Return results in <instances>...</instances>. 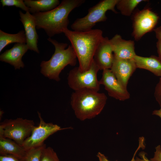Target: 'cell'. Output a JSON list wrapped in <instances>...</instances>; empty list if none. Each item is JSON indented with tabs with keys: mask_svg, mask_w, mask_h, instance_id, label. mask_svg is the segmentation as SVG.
<instances>
[{
	"mask_svg": "<svg viewBox=\"0 0 161 161\" xmlns=\"http://www.w3.org/2000/svg\"><path fill=\"white\" fill-rule=\"evenodd\" d=\"M63 33L70 41L78 59L80 69L88 70L93 60L96 50L103 38L102 31L99 29L86 31H77L67 28Z\"/></svg>",
	"mask_w": 161,
	"mask_h": 161,
	"instance_id": "1",
	"label": "cell"
},
{
	"mask_svg": "<svg viewBox=\"0 0 161 161\" xmlns=\"http://www.w3.org/2000/svg\"><path fill=\"white\" fill-rule=\"evenodd\" d=\"M133 59L137 68L148 70L154 75L161 77V59L159 56L152 55L144 57L136 55Z\"/></svg>",
	"mask_w": 161,
	"mask_h": 161,
	"instance_id": "16",
	"label": "cell"
},
{
	"mask_svg": "<svg viewBox=\"0 0 161 161\" xmlns=\"http://www.w3.org/2000/svg\"><path fill=\"white\" fill-rule=\"evenodd\" d=\"M152 114L157 116L161 119V108L159 109L154 110L153 111Z\"/></svg>",
	"mask_w": 161,
	"mask_h": 161,
	"instance_id": "31",
	"label": "cell"
},
{
	"mask_svg": "<svg viewBox=\"0 0 161 161\" xmlns=\"http://www.w3.org/2000/svg\"><path fill=\"white\" fill-rule=\"evenodd\" d=\"M137 68L133 59H121L114 57L110 69L121 85L127 89L129 80Z\"/></svg>",
	"mask_w": 161,
	"mask_h": 161,
	"instance_id": "11",
	"label": "cell"
},
{
	"mask_svg": "<svg viewBox=\"0 0 161 161\" xmlns=\"http://www.w3.org/2000/svg\"><path fill=\"white\" fill-rule=\"evenodd\" d=\"M144 139L142 138H140L139 139V145L138 147L136 150L133 156L130 161H137L135 158V156L137 152L140 148L144 149L145 145L144 144ZM99 161H110L103 154L100 152H98L97 155ZM115 161H117V160Z\"/></svg>",
	"mask_w": 161,
	"mask_h": 161,
	"instance_id": "24",
	"label": "cell"
},
{
	"mask_svg": "<svg viewBox=\"0 0 161 161\" xmlns=\"http://www.w3.org/2000/svg\"><path fill=\"white\" fill-rule=\"evenodd\" d=\"M110 41L114 58L132 59L136 55L134 41L125 40L120 35L116 34L110 39Z\"/></svg>",
	"mask_w": 161,
	"mask_h": 161,
	"instance_id": "14",
	"label": "cell"
},
{
	"mask_svg": "<svg viewBox=\"0 0 161 161\" xmlns=\"http://www.w3.org/2000/svg\"><path fill=\"white\" fill-rule=\"evenodd\" d=\"M107 99L104 93L85 89L72 93L70 104L76 117L83 121L94 118L100 114Z\"/></svg>",
	"mask_w": 161,
	"mask_h": 161,
	"instance_id": "3",
	"label": "cell"
},
{
	"mask_svg": "<svg viewBox=\"0 0 161 161\" xmlns=\"http://www.w3.org/2000/svg\"><path fill=\"white\" fill-rule=\"evenodd\" d=\"M19 14L20 17L19 19L24 29L26 44L29 49L39 53L37 45L38 36L36 31V24L33 16L29 11L24 13L20 11Z\"/></svg>",
	"mask_w": 161,
	"mask_h": 161,
	"instance_id": "12",
	"label": "cell"
},
{
	"mask_svg": "<svg viewBox=\"0 0 161 161\" xmlns=\"http://www.w3.org/2000/svg\"><path fill=\"white\" fill-rule=\"evenodd\" d=\"M24 1L30 8L29 12L32 14L50 11L60 4L58 0H24Z\"/></svg>",
	"mask_w": 161,
	"mask_h": 161,
	"instance_id": "18",
	"label": "cell"
},
{
	"mask_svg": "<svg viewBox=\"0 0 161 161\" xmlns=\"http://www.w3.org/2000/svg\"><path fill=\"white\" fill-rule=\"evenodd\" d=\"M3 7L13 6L19 7L26 12L29 11L30 8L25 4L22 0H1L0 1Z\"/></svg>",
	"mask_w": 161,
	"mask_h": 161,
	"instance_id": "23",
	"label": "cell"
},
{
	"mask_svg": "<svg viewBox=\"0 0 161 161\" xmlns=\"http://www.w3.org/2000/svg\"><path fill=\"white\" fill-rule=\"evenodd\" d=\"M40 161H60L55 152L50 147H45L43 150Z\"/></svg>",
	"mask_w": 161,
	"mask_h": 161,
	"instance_id": "22",
	"label": "cell"
},
{
	"mask_svg": "<svg viewBox=\"0 0 161 161\" xmlns=\"http://www.w3.org/2000/svg\"><path fill=\"white\" fill-rule=\"evenodd\" d=\"M47 40L55 47V51L49 60L42 61L41 63V72L44 76L57 81L60 80V74L68 65L75 66L77 63V57L71 46L66 43H60L51 38Z\"/></svg>",
	"mask_w": 161,
	"mask_h": 161,
	"instance_id": "4",
	"label": "cell"
},
{
	"mask_svg": "<svg viewBox=\"0 0 161 161\" xmlns=\"http://www.w3.org/2000/svg\"><path fill=\"white\" fill-rule=\"evenodd\" d=\"M85 2V0H63L57 7L50 11L32 14L36 28L44 29L49 38L63 33L69 24L70 13Z\"/></svg>",
	"mask_w": 161,
	"mask_h": 161,
	"instance_id": "2",
	"label": "cell"
},
{
	"mask_svg": "<svg viewBox=\"0 0 161 161\" xmlns=\"http://www.w3.org/2000/svg\"><path fill=\"white\" fill-rule=\"evenodd\" d=\"M37 113L40 120L39 124L38 126L34 127L30 135L24 141L22 145L27 151L42 145L48 137L57 131L69 128H62L57 124L52 123H47L41 117V113L38 112Z\"/></svg>",
	"mask_w": 161,
	"mask_h": 161,
	"instance_id": "9",
	"label": "cell"
},
{
	"mask_svg": "<svg viewBox=\"0 0 161 161\" xmlns=\"http://www.w3.org/2000/svg\"><path fill=\"white\" fill-rule=\"evenodd\" d=\"M154 157L150 159L151 161H161V147L158 145L155 147Z\"/></svg>",
	"mask_w": 161,
	"mask_h": 161,
	"instance_id": "27",
	"label": "cell"
},
{
	"mask_svg": "<svg viewBox=\"0 0 161 161\" xmlns=\"http://www.w3.org/2000/svg\"><path fill=\"white\" fill-rule=\"evenodd\" d=\"M103 71L99 82L100 85H103L109 95L120 101L129 99L130 97L129 92L120 83L110 69Z\"/></svg>",
	"mask_w": 161,
	"mask_h": 161,
	"instance_id": "10",
	"label": "cell"
},
{
	"mask_svg": "<svg viewBox=\"0 0 161 161\" xmlns=\"http://www.w3.org/2000/svg\"><path fill=\"white\" fill-rule=\"evenodd\" d=\"M14 43H26L24 31L21 30L16 34H11L0 30V52L7 46Z\"/></svg>",
	"mask_w": 161,
	"mask_h": 161,
	"instance_id": "19",
	"label": "cell"
},
{
	"mask_svg": "<svg viewBox=\"0 0 161 161\" xmlns=\"http://www.w3.org/2000/svg\"><path fill=\"white\" fill-rule=\"evenodd\" d=\"M99 70L94 60L89 69L86 71L81 72L78 67H75L68 74V86L74 91L87 89L98 92L100 84L97 74Z\"/></svg>",
	"mask_w": 161,
	"mask_h": 161,
	"instance_id": "7",
	"label": "cell"
},
{
	"mask_svg": "<svg viewBox=\"0 0 161 161\" xmlns=\"http://www.w3.org/2000/svg\"><path fill=\"white\" fill-rule=\"evenodd\" d=\"M146 0H118L116 7L123 16H130L132 15L135 8L142 2Z\"/></svg>",
	"mask_w": 161,
	"mask_h": 161,
	"instance_id": "20",
	"label": "cell"
},
{
	"mask_svg": "<svg viewBox=\"0 0 161 161\" xmlns=\"http://www.w3.org/2000/svg\"><path fill=\"white\" fill-rule=\"evenodd\" d=\"M147 154L143 151L140 152L139 154V156L140 157L139 158L137 157H136L137 161H151L147 157Z\"/></svg>",
	"mask_w": 161,
	"mask_h": 161,
	"instance_id": "28",
	"label": "cell"
},
{
	"mask_svg": "<svg viewBox=\"0 0 161 161\" xmlns=\"http://www.w3.org/2000/svg\"><path fill=\"white\" fill-rule=\"evenodd\" d=\"M132 15V35L137 41L145 34L154 29L159 19L157 14L148 7L141 10H135Z\"/></svg>",
	"mask_w": 161,
	"mask_h": 161,
	"instance_id": "8",
	"label": "cell"
},
{
	"mask_svg": "<svg viewBox=\"0 0 161 161\" xmlns=\"http://www.w3.org/2000/svg\"><path fill=\"white\" fill-rule=\"evenodd\" d=\"M27 151L24 147L10 139L0 137V154H10L24 160Z\"/></svg>",
	"mask_w": 161,
	"mask_h": 161,
	"instance_id": "17",
	"label": "cell"
},
{
	"mask_svg": "<svg viewBox=\"0 0 161 161\" xmlns=\"http://www.w3.org/2000/svg\"><path fill=\"white\" fill-rule=\"evenodd\" d=\"M156 47L158 56L161 59V42L157 40L156 43Z\"/></svg>",
	"mask_w": 161,
	"mask_h": 161,
	"instance_id": "30",
	"label": "cell"
},
{
	"mask_svg": "<svg viewBox=\"0 0 161 161\" xmlns=\"http://www.w3.org/2000/svg\"><path fill=\"white\" fill-rule=\"evenodd\" d=\"M28 48L26 44L16 43L11 49H7L0 55V60L13 66L15 69L24 66L22 57Z\"/></svg>",
	"mask_w": 161,
	"mask_h": 161,
	"instance_id": "15",
	"label": "cell"
},
{
	"mask_svg": "<svg viewBox=\"0 0 161 161\" xmlns=\"http://www.w3.org/2000/svg\"><path fill=\"white\" fill-rule=\"evenodd\" d=\"M0 161H24L19 158L10 154L0 155Z\"/></svg>",
	"mask_w": 161,
	"mask_h": 161,
	"instance_id": "26",
	"label": "cell"
},
{
	"mask_svg": "<svg viewBox=\"0 0 161 161\" xmlns=\"http://www.w3.org/2000/svg\"><path fill=\"white\" fill-rule=\"evenodd\" d=\"M154 95L155 99L161 108V77L155 87Z\"/></svg>",
	"mask_w": 161,
	"mask_h": 161,
	"instance_id": "25",
	"label": "cell"
},
{
	"mask_svg": "<svg viewBox=\"0 0 161 161\" xmlns=\"http://www.w3.org/2000/svg\"><path fill=\"white\" fill-rule=\"evenodd\" d=\"M35 126L33 121L22 118L6 119L0 124V137L9 138L22 146Z\"/></svg>",
	"mask_w": 161,
	"mask_h": 161,
	"instance_id": "6",
	"label": "cell"
},
{
	"mask_svg": "<svg viewBox=\"0 0 161 161\" xmlns=\"http://www.w3.org/2000/svg\"><path fill=\"white\" fill-rule=\"evenodd\" d=\"M114 59L110 39L103 37L95 52L93 60L100 70L110 69Z\"/></svg>",
	"mask_w": 161,
	"mask_h": 161,
	"instance_id": "13",
	"label": "cell"
},
{
	"mask_svg": "<svg viewBox=\"0 0 161 161\" xmlns=\"http://www.w3.org/2000/svg\"><path fill=\"white\" fill-rule=\"evenodd\" d=\"M118 0H102L90 7L88 13L83 17L77 18L71 25L72 29L77 31H86L90 30L96 23L106 21V14L109 10L115 13L118 12L115 9Z\"/></svg>",
	"mask_w": 161,
	"mask_h": 161,
	"instance_id": "5",
	"label": "cell"
},
{
	"mask_svg": "<svg viewBox=\"0 0 161 161\" xmlns=\"http://www.w3.org/2000/svg\"><path fill=\"white\" fill-rule=\"evenodd\" d=\"M154 31L155 33L156 38L158 41L161 42V24L159 27L154 29Z\"/></svg>",
	"mask_w": 161,
	"mask_h": 161,
	"instance_id": "29",
	"label": "cell"
},
{
	"mask_svg": "<svg viewBox=\"0 0 161 161\" xmlns=\"http://www.w3.org/2000/svg\"><path fill=\"white\" fill-rule=\"evenodd\" d=\"M46 147L45 144L35 148L31 149L27 151L24 161H40L42 152Z\"/></svg>",
	"mask_w": 161,
	"mask_h": 161,
	"instance_id": "21",
	"label": "cell"
},
{
	"mask_svg": "<svg viewBox=\"0 0 161 161\" xmlns=\"http://www.w3.org/2000/svg\"><path fill=\"white\" fill-rule=\"evenodd\" d=\"M4 113V112L2 111H0V119L1 118V117H2V115Z\"/></svg>",
	"mask_w": 161,
	"mask_h": 161,
	"instance_id": "32",
	"label": "cell"
}]
</instances>
